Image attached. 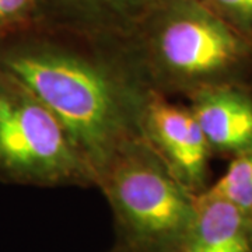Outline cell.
I'll return each instance as SVG.
<instances>
[{
    "instance_id": "cell-1",
    "label": "cell",
    "mask_w": 252,
    "mask_h": 252,
    "mask_svg": "<svg viewBox=\"0 0 252 252\" xmlns=\"http://www.w3.org/2000/svg\"><path fill=\"white\" fill-rule=\"evenodd\" d=\"M0 67L56 117L94 184L124 147L144 137L149 90L104 63L58 48L17 46L0 49Z\"/></svg>"
},
{
    "instance_id": "cell-2",
    "label": "cell",
    "mask_w": 252,
    "mask_h": 252,
    "mask_svg": "<svg viewBox=\"0 0 252 252\" xmlns=\"http://www.w3.org/2000/svg\"><path fill=\"white\" fill-rule=\"evenodd\" d=\"M112 207L122 252H182L196 196L174 177L149 142L124 147L97 182Z\"/></svg>"
},
{
    "instance_id": "cell-3",
    "label": "cell",
    "mask_w": 252,
    "mask_h": 252,
    "mask_svg": "<svg viewBox=\"0 0 252 252\" xmlns=\"http://www.w3.org/2000/svg\"><path fill=\"white\" fill-rule=\"evenodd\" d=\"M0 180L38 187L94 184L56 117L1 67Z\"/></svg>"
},
{
    "instance_id": "cell-4",
    "label": "cell",
    "mask_w": 252,
    "mask_h": 252,
    "mask_svg": "<svg viewBox=\"0 0 252 252\" xmlns=\"http://www.w3.org/2000/svg\"><path fill=\"white\" fill-rule=\"evenodd\" d=\"M250 55V42L237 30L196 3L168 16L154 39L156 77L192 93L231 83Z\"/></svg>"
},
{
    "instance_id": "cell-5",
    "label": "cell",
    "mask_w": 252,
    "mask_h": 252,
    "mask_svg": "<svg viewBox=\"0 0 252 252\" xmlns=\"http://www.w3.org/2000/svg\"><path fill=\"white\" fill-rule=\"evenodd\" d=\"M142 130L144 139L189 192L199 195L206 190L210 147L189 109L168 102L158 91L149 90Z\"/></svg>"
},
{
    "instance_id": "cell-6",
    "label": "cell",
    "mask_w": 252,
    "mask_h": 252,
    "mask_svg": "<svg viewBox=\"0 0 252 252\" xmlns=\"http://www.w3.org/2000/svg\"><path fill=\"white\" fill-rule=\"evenodd\" d=\"M189 111L210 150L234 156L252 150V97L233 83L192 93Z\"/></svg>"
},
{
    "instance_id": "cell-7",
    "label": "cell",
    "mask_w": 252,
    "mask_h": 252,
    "mask_svg": "<svg viewBox=\"0 0 252 252\" xmlns=\"http://www.w3.org/2000/svg\"><path fill=\"white\" fill-rule=\"evenodd\" d=\"M182 252H252V217L206 189Z\"/></svg>"
},
{
    "instance_id": "cell-8",
    "label": "cell",
    "mask_w": 252,
    "mask_h": 252,
    "mask_svg": "<svg viewBox=\"0 0 252 252\" xmlns=\"http://www.w3.org/2000/svg\"><path fill=\"white\" fill-rule=\"evenodd\" d=\"M209 190L252 217V150L235 156L224 175Z\"/></svg>"
},
{
    "instance_id": "cell-9",
    "label": "cell",
    "mask_w": 252,
    "mask_h": 252,
    "mask_svg": "<svg viewBox=\"0 0 252 252\" xmlns=\"http://www.w3.org/2000/svg\"><path fill=\"white\" fill-rule=\"evenodd\" d=\"M34 0H0V27L13 24L26 16Z\"/></svg>"
},
{
    "instance_id": "cell-10",
    "label": "cell",
    "mask_w": 252,
    "mask_h": 252,
    "mask_svg": "<svg viewBox=\"0 0 252 252\" xmlns=\"http://www.w3.org/2000/svg\"><path fill=\"white\" fill-rule=\"evenodd\" d=\"M111 252H122V251H121V250H119L118 247H115V248H114V250H112V251H111Z\"/></svg>"
},
{
    "instance_id": "cell-11",
    "label": "cell",
    "mask_w": 252,
    "mask_h": 252,
    "mask_svg": "<svg viewBox=\"0 0 252 252\" xmlns=\"http://www.w3.org/2000/svg\"><path fill=\"white\" fill-rule=\"evenodd\" d=\"M193 1H196V0H193Z\"/></svg>"
}]
</instances>
